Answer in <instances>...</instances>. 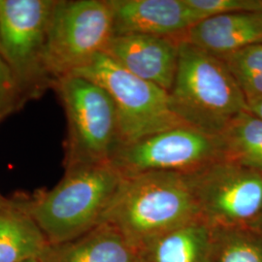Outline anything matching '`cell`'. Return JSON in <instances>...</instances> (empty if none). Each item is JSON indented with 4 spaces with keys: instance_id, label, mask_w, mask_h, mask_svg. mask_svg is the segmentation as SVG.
Returning <instances> with one entry per match:
<instances>
[{
    "instance_id": "cell-1",
    "label": "cell",
    "mask_w": 262,
    "mask_h": 262,
    "mask_svg": "<svg viewBox=\"0 0 262 262\" xmlns=\"http://www.w3.org/2000/svg\"><path fill=\"white\" fill-rule=\"evenodd\" d=\"M169 98L185 125L222 136L249 106L225 61L181 40L177 72Z\"/></svg>"
},
{
    "instance_id": "cell-2",
    "label": "cell",
    "mask_w": 262,
    "mask_h": 262,
    "mask_svg": "<svg viewBox=\"0 0 262 262\" xmlns=\"http://www.w3.org/2000/svg\"><path fill=\"white\" fill-rule=\"evenodd\" d=\"M199 217L184 174L149 172L122 179L101 223L114 226L138 250Z\"/></svg>"
},
{
    "instance_id": "cell-3",
    "label": "cell",
    "mask_w": 262,
    "mask_h": 262,
    "mask_svg": "<svg viewBox=\"0 0 262 262\" xmlns=\"http://www.w3.org/2000/svg\"><path fill=\"white\" fill-rule=\"evenodd\" d=\"M122 179L110 162L77 165L52 189L21 200L49 245L63 243L101 224Z\"/></svg>"
},
{
    "instance_id": "cell-4",
    "label": "cell",
    "mask_w": 262,
    "mask_h": 262,
    "mask_svg": "<svg viewBox=\"0 0 262 262\" xmlns=\"http://www.w3.org/2000/svg\"><path fill=\"white\" fill-rule=\"evenodd\" d=\"M67 119L64 167L107 163L122 146L118 114L100 85L77 75L56 80L53 86Z\"/></svg>"
},
{
    "instance_id": "cell-5",
    "label": "cell",
    "mask_w": 262,
    "mask_h": 262,
    "mask_svg": "<svg viewBox=\"0 0 262 262\" xmlns=\"http://www.w3.org/2000/svg\"><path fill=\"white\" fill-rule=\"evenodd\" d=\"M70 75L84 77L110 95L118 114L122 146L185 125L173 112L166 91L133 75L104 52Z\"/></svg>"
},
{
    "instance_id": "cell-6",
    "label": "cell",
    "mask_w": 262,
    "mask_h": 262,
    "mask_svg": "<svg viewBox=\"0 0 262 262\" xmlns=\"http://www.w3.org/2000/svg\"><path fill=\"white\" fill-rule=\"evenodd\" d=\"M112 37L109 0H55L45 49V66L54 84L104 52Z\"/></svg>"
},
{
    "instance_id": "cell-7",
    "label": "cell",
    "mask_w": 262,
    "mask_h": 262,
    "mask_svg": "<svg viewBox=\"0 0 262 262\" xmlns=\"http://www.w3.org/2000/svg\"><path fill=\"white\" fill-rule=\"evenodd\" d=\"M212 228H253L262 215V173L221 159L184 174Z\"/></svg>"
},
{
    "instance_id": "cell-8",
    "label": "cell",
    "mask_w": 262,
    "mask_h": 262,
    "mask_svg": "<svg viewBox=\"0 0 262 262\" xmlns=\"http://www.w3.org/2000/svg\"><path fill=\"white\" fill-rule=\"evenodd\" d=\"M55 0H0V56L29 99L54 81L45 66L49 19Z\"/></svg>"
},
{
    "instance_id": "cell-9",
    "label": "cell",
    "mask_w": 262,
    "mask_h": 262,
    "mask_svg": "<svg viewBox=\"0 0 262 262\" xmlns=\"http://www.w3.org/2000/svg\"><path fill=\"white\" fill-rule=\"evenodd\" d=\"M221 159H225L222 136L179 125L121 146L110 163L126 178L149 172L187 174Z\"/></svg>"
},
{
    "instance_id": "cell-10",
    "label": "cell",
    "mask_w": 262,
    "mask_h": 262,
    "mask_svg": "<svg viewBox=\"0 0 262 262\" xmlns=\"http://www.w3.org/2000/svg\"><path fill=\"white\" fill-rule=\"evenodd\" d=\"M180 42L144 34L115 35L104 53L133 75L169 93L177 72Z\"/></svg>"
},
{
    "instance_id": "cell-11",
    "label": "cell",
    "mask_w": 262,
    "mask_h": 262,
    "mask_svg": "<svg viewBox=\"0 0 262 262\" xmlns=\"http://www.w3.org/2000/svg\"><path fill=\"white\" fill-rule=\"evenodd\" d=\"M113 36L144 34L182 40L187 29L200 21L186 0H109Z\"/></svg>"
},
{
    "instance_id": "cell-12",
    "label": "cell",
    "mask_w": 262,
    "mask_h": 262,
    "mask_svg": "<svg viewBox=\"0 0 262 262\" xmlns=\"http://www.w3.org/2000/svg\"><path fill=\"white\" fill-rule=\"evenodd\" d=\"M189 44L220 58L262 43L261 12L217 15L202 19L187 29Z\"/></svg>"
},
{
    "instance_id": "cell-13",
    "label": "cell",
    "mask_w": 262,
    "mask_h": 262,
    "mask_svg": "<svg viewBox=\"0 0 262 262\" xmlns=\"http://www.w3.org/2000/svg\"><path fill=\"white\" fill-rule=\"evenodd\" d=\"M39 262H139L138 250L114 226L101 223L63 243L49 245Z\"/></svg>"
},
{
    "instance_id": "cell-14",
    "label": "cell",
    "mask_w": 262,
    "mask_h": 262,
    "mask_svg": "<svg viewBox=\"0 0 262 262\" xmlns=\"http://www.w3.org/2000/svg\"><path fill=\"white\" fill-rule=\"evenodd\" d=\"M48 246L45 235L23 200L6 198L0 203V262L38 258Z\"/></svg>"
},
{
    "instance_id": "cell-15",
    "label": "cell",
    "mask_w": 262,
    "mask_h": 262,
    "mask_svg": "<svg viewBox=\"0 0 262 262\" xmlns=\"http://www.w3.org/2000/svg\"><path fill=\"white\" fill-rule=\"evenodd\" d=\"M212 236L213 228L199 217L144 244L139 262H207Z\"/></svg>"
},
{
    "instance_id": "cell-16",
    "label": "cell",
    "mask_w": 262,
    "mask_h": 262,
    "mask_svg": "<svg viewBox=\"0 0 262 262\" xmlns=\"http://www.w3.org/2000/svg\"><path fill=\"white\" fill-rule=\"evenodd\" d=\"M225 159L262 173V120L252 113L239 115L225 133Z\"/></svg>"
},
{
    "instance_id": "cell-17",
    "label": "cell",
    "mask_w": 262,
    "mask_h": 262,
    "mask_svg": "<svg viewBox=\"0 0 262 262\" xmlns=\"http://www.w3.org/2000/svg\"><path fill=\"white\" fill-rule=\"evenodd\" d=\"M207 262H262V236L253 228H213Z\"/></svg>"
},
{
    "instance_id": "cell-18",
    "label": "cell",
    "mask_w": 262,
    "mask_h": 262,
    "mask_svg": "<svg viewBox=\"0 0 262 262\" xmlns=\"http://www.w3.org/2000/svg\"><path fill=\"white\" fill-rule=\"evenodd\" d=\"M28 100L13 71L0 56V122L17 112Z\"/></svg>"
},
{
    "instance_id": "cell-19",
    "label": "cell",
    "mask_w": 262,
    "mask_h": 262,
    "mask_svg": "<svg viewBox=\"0 0 262 262\" xmlns=\"http://www.w3.org/2000/svg\"><path fill=\"white\" fill-rule=\"evenodd\" d=\"M200 20L224 14L261 12L262 0H186Z\"/></svg>"
},
{
    "instance_id": "cell-20",
    "label": "cell",
    "mask_w": 262,
    "mask_h": 262,
    "mask_svg": "<svg viewBox=\"0 0 262 262\" xmlns=\"http://www.w3.org/2000/svg\"><path fill=\"white\" fill-rule=\"evenodd\" d=\"M236 81L262 75V43L242 49L229 56L222 57Z\"/></svg>"
},
{
    "instance_id": "cell-21",
    "label": "cell",
    "mask_w": 262,
    "mask_h": 262,
    "mask_svg": "<svg viewBox=\"0 0 262 262\" xmlns=\"http://www.w3.org/2000/svg\"><path fill=\"white\" fill-rule=\"evenodd\" d=\"M249 112L252 113L254 116L260 118L262 120V99L254 103L249 105Z\"/></svg>"
},
{
    "instance_id": "cell-22",
    "label": "cell",
    "mask_w": 262,
    "mask_h": 262,
    "mask_svg": "<svg viewBox=\"0 0 262 262\" xmlns=\"http://www.w3.org/2000/svg\"><path fill=\"white\" fill-rule=\"evenodd\" d=\"M253 229H254L258 234H260L262 236V215L260 216V219L258 220L257 224L255 225V226L253 227Z\"/></svg>"
},
{
    "instance_id": "cell-23",
    "label": "cell",
    "mask_w": 262,
    "mask_h": 262,
    "mask_svg": "<svg viewBox=\"0 0 262 262\" xmlns=\"http://www.w3.org/2000/svg\"><path fill=\"white\" fill-rule=\"evenodd\" d=\"M21 262H39L38 258H31V259H28V260H25V261Z\"/></svg>"
},
{
    "instance_id": "cell-24",
    "label": "cell",
    "mask_w": 262,
    "mask_h": 262,
    "mask_svg": "<svg viewBox=\"0 0 262 262\" xmlns=\"http://www.w3.org/2000/svg\"><path fill=\"white\" fill-rule=\"evenodd\" d=\"M6 200V197L3 196L1 193H0V203H2L3 201H5Z\"/></svg>"
}]
</instances>
